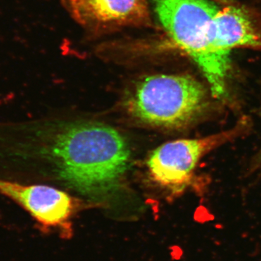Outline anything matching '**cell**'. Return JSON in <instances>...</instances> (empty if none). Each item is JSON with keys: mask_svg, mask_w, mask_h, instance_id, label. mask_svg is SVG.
I'll use <instances>...</instances> for the list:
<instances>
[{"mask_svg": "<svg viewBox=\"0 0 261 261\" xmlns=\"http://www.w3.org/2000/svg\"><path fill=\"white\" fill-rule=\"evenodd\" d=\"M130 159L127 140L98 122L0 124V160L25 170L42 164L65 186L92 200L121 186Z\"/></svg>", "mask_w": 261, "mask_h": 261, "instance_id": "obj_1", "label": "cell"}, {"mask_svg": "<svg viewBox=\"0 0 261 261\" xmlns=\"http://www.w3.org/2000/svg\"><path fill=\"white\" fill-rule=\"evenodd\" d=\"M171 40L203 73L214 97L227 96L231 56L216 42L215 0H149Z\"/></svg>", "mask_w": 261, "mask_h": 261, "instance_id": "obj_2", "label": "cell"}, {"mask_svg": "<svg viewBox=\"0 0 261 261\" xmlns=\"http://www.w3.org/2000/svg\"><path fill=\"white\" fill-rule=\"evenodd\" d=\"M205 86L190 75H149L139 82L128 109L149 126L181 128L197 121L209 105Z\"/></svg>", "mask_w": 261, "mask_h": 261, "instance_id": "obj_3", "label": "cell"}, {"mask_svg": "<svg viewBox=\"0 0 261 261\" xmlns=\"http://www.w3.org/2000/svg\"><path fill=\"white\" fill-rule=\"evenodd\" d=\"M247 122L243 120L230 129L203 138L175 140L160 146L147 160L151 178L174 193L184 191L201 159L242 135Z\"/></svg>", "mask_w": 261, "mask_h": 261, "instance_id": "obj_4", "label": "cell"}, {"mask_svg": "<svg viewBox=\"0 0 261 261\" xmlns=\"http://www.w3.org/2000/svg\"><path fill=\"white\" fill-rule=\"evenodd\" d=\"M0 195L28 213L42 229L58 230L64 238L72 233L70 220L75 203L65 192L49 185L0 176Z\"/></svg>", "mask_w": 261, "mask_h": 261, "instance_id": "obj_5", "label": "cell"}, {"mask_svg": "<svg viewBox=\"0 0 261 261\" xmlns=\"http://www.w3.org/2000/svg\"><path fill=\"white\" fill-rule=\"evenodd\" d=\"M72 18L82 27L102 32L150 25L149 0H63Z\"/></svg>", "mask_w": 261, "mask_h": 261, "instance_id": "obj_6", "label": "cell"}, {"mask_svg": "<svg viewBox=\"0 0 261 261\" xmlns=\"http://www.w3.org/2000/svg\"><path fill=\"white\" fill-rule=\"evenodd\" d=\"M216 42L231 56L237 48L261 51V12L236 0H215Z\"/></svg>", "mask_w": 261, "mask_h": 261, "instance_id": "obj_7", "label": "cell"}]
</instances>
